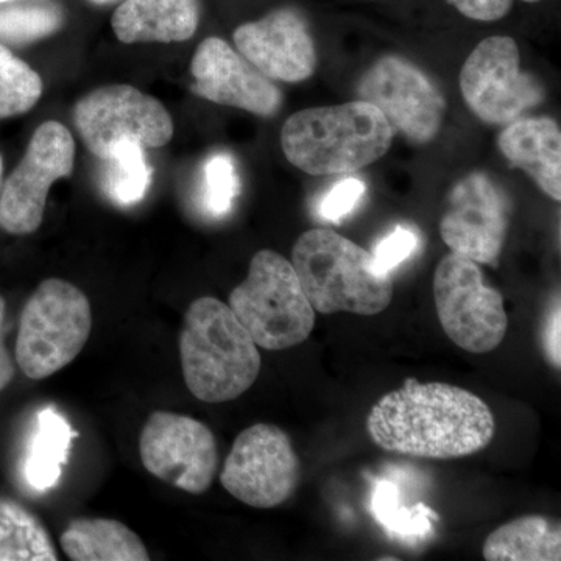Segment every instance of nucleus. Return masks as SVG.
I'll list each match as a JSON object with an SVG mask.
<instances>
[{
	"mask_svg": "<svg viewBox=\"0 0 561 561\" xmlns=\"http://www.w3.org/2000/svg\"><path fill=\"white\" fill-rule=\"evenodd\" d=\"M367 432L383 451L449 460L483 451L493 442L496 421L470 390L408 379L373 405Z\"/></svg>",
	"mask_w": 561,
	"mask_h": 561,
	"instance_id": "obj_1",
	"label": "nucleus"
},
{
	"mask_svg": "<svg viewBox=\"0 0 561 561\" xmlns=\"http://www.w3.org/2000/svg\"><path fill=\"white\" fill-rule=\"evenodd\" d=\"M394 133L375 105L354 101L298 111L284 122L280 147L309 175H348L381 160Z\"/></svg>",
	"mask_w": 561,
	"mask_h": 561,
	"instance_id": "obj_2",
	"label": "nucleus"
},
{
	"mask_svg": "<svg viewBox=\"0 0 561 561\" xmlns=\"http://www.w3.org/2000/svg\"><path fill=\"white\" fill-rule=\"evenodd\" d=\"M260 346L230 306L195 300L184 316L180 359L184 382L197 400L220 404L241 397L261 373Z\"/></svg>",
	"mask_w": 561,
	"mask_h": 561,
	"instance_id": "obj_3",
	"label": "nucleus"
},
{
	"mask_svg": "<svg viewBox=\"0 0 561 561\" xmlns=\"http://www.w3.org/2000/svg\"><path fill=\"white\" fill-rule=\"evenodd\" d=\"M291 265L316 312L378 316L393 298L391 275L379 272L371 253L339 232L313 228L295 242Z\"/></svg>",
	"mask_w": 561,
	"mask_h": 561,
	"instance_id": "obj_4",
	"label": "nucleus"
},
{
	"mask_svg": "<svg viewBox=\"0 0 561 561\" xmlns=\"http://www.w3.org/2000/svg\"><path fill=\"white\" fill-rule=\"evenodd\" d=\"M228 306L256 345L268 351L300 345L316 327V309L294 265L272 250L254 254L249 275L231 291Z\"/></svg>",
	"mask_w": 561,
	"mask_h": 561,
	"instance_id": "obj_5",
	"label": "nucleus"
},
{
	"mask_svg": "<svg viewBox=\"0 0 561 561\" xmlns=\"http://www.w3.org/2000/svg\"><path fill=\"white\" fill-rule=\"evenodd\" d=\"M92 311L87 295L65 279L43 280L21 313L16 362L41 381L68 367L90 341Z\"/></svg>",
	"mask_w": 561,
	"mask_h": 561,
	"instance_id": "obj_6",
	"label": "nucleus"
},
{
	"mask_svg": "<svg viewBox=\"0 0 561 561\" xmlns=\"http://www.w3.org/2000/svg\"><path fill=\"white\" fill-rule=\"evenodd\" d=\"M434 300L443 331L459 348L486 354L504 341V298L486 286L478 262L456 253L443 257L434 273Z\"/></svg>",
	"mask_w": 561,
	"mask_h": 561,
	"instance_id": "obj_7",
	"label": "nucleus"
},
{
	"mask_svg": "<svg viewBox=\"0 0 561 561\" xmlns=\"http://www.w3.org/2000/svg\"><path fill=\"white\" fill-rule=\"evenodd\" d=\"M460 91L468 108L490 125H507L545 101V88L523 72L522 58L511 36L481 41L465 61Z\"/></svg>",
	"mask_w": 561,
	"mask_h": 561,
	"instance_id": "obj_8",
	"label": "nucleus"
},
{
	"mask_svg": "<svg viewBox=\"0 0 561 561\" xmlns=\"http://www.w3.org/2000/svg\"><path fill=\"white\" fill-rule=\"evenodd\" d=\"M300 479V459L289 435L265 423L236 437L220 472L224 489L254 508H275L289 501Z\"/></svg>",
	"mask_w": 561,
	"mask_h": 561,
	"instance_id": "obj_9",
	"label": "nucleus"
},
{
	"mask_svg": "<svg viewBox=\"0 0 561 561\" xmlns=\"http://www.w3.org/2000/svg\"><path fill=\"white\" fill-rule=\"evenodd\" d=\"M73 122L84 146L101 160L125 140L160 149L173 136V121L162 103L128 84H111L84 95L73 108Z\"/></svg>",
	"mask_w": 561,
	"mask_h": 561,
	"instance_id": "obj_10",
	"label": "nucleus"
},
{
	"mask_svg": "<svg viewBox=\"0 0 561 561\" xmlns=\"http://www.w3.org/2000/svg\"><path fill=\"white\" fill-rule=\"evenodd\" d=\"M76 140L65 125L44 122L36 128L18 168L0 187V228L32 234L43 224L50 187L73 171Z\"/></svg>",
	"mask_w": 561,
	"mask_h": 561,
	"instance_id": "obj_11",
	"label": "nucleus"
},
{
	"mask_svg": "<svg viewBox=\"0 0 561 561\" xmlns=\"http://www.w3.org/2000/svg\"><path fill=\"white\" fill-rule=\"evenodd\" d=\"M139 453L150 474L191 494L208 491L219 470L213 431L180 413H151L140 432Z\"/></svg>",
	"mask_w": 561,
	"mask_h": 561,
	"instance_id": "obj_12",
	"label": "nucleus"
},
{
	"mask_svg": "<svg viewBox=\"0 0 561 561\" xmlns=\"http://www.w3.org/2000/svg\"><path fill=\"white\" fill-rule=\"evenodd\" d=\"M356 94L413 142L430 144L440 133L445 98L423 70L404 58L387 55L376 61L362 77Z\"/></svg>",
	"mask_w": 561,
	"mask_h": 561,
	"instance_id": "obj_13",
	"label": "nucleus"
},
{
	"mask_svg": "<svg viewBox=\"0 0 561 561\" xmlns=\"http://www.w3.org/2000/svg\"><path fill=\"white\" fill-rule=\"evenodd\" d=\"M511 220L505 192L482 172H472L453 187L440 220L443 242L453 253L478 264L500 261Z\"/></svg>",
	"mask_w": 561,
	"mask_h": 561,
	"instance_id": "obj_14",
	"label": "nucleus"
},
{
	"mask_svg": "<svg viewBox=\"0 0 561 561\" xmlns=\"http://www.w3.org/2000/svg\"><path fill=\"white\" fill-rule=\"evenodd\" d=\"M192 92L206 101L272 117L283 105L279 88L227 41L206 38L191 62Z\"/></svg>",
	"mask_w": 561,
	"mask_h": 561,
	"instance_id": "obj_15",
	"label": "nucleus"
},
{
	"mask_svg": "<svg viewBox=\"0 0 561 561\" xmlns=\"http://www.w3.org/2000/svg\"><path fill=\"white\" fill-rule=\"evenodd\" d=\"M239 54L271 80L300 83L317 70L316 43L308 22L294 9H278L236 28Z\"/></svg>",
	"mask_w": 561,
	"mask_h": 561,
	"instance_id": "obj_16",
	"label": "nucleus"
},
{
	"mask_svg": "<svg viewBox=\"0 0 561 561\" xmlns=\"http://www.w3.org/2000/svg\"><path fill=\"white\" fill-rule=\"evenodd\" d=\"M497 146L552 201H561V131L551 117H519L502 130Z\"/></svg>",
	"mask_w": 561,
	"mask_h": 561,
	"instance_id": "obj_17",
	"label": "nucleus"
},
{
	"mask_svg": "<svg viewBox=\"0 0 561 561\" xmlns=\"http://www.w3.org/2000/svg\"><path fill=\"white\" fill-rule=\"evenodd\" d=\"M201 22V0H125L111 25L125 44L181 43Z\"/></svg>",
	"mask_w": 561,
	"mask_h": 561,
	"instance_id": "obj_18",
	"label": "nucleus"
},
{
	"mask_svg": "<svg viewBox=\"0 0 561 561\" xmlns=\"http://www.w3.org/2000/svg\"><path fill=\"white\" fill-rule=\"evenodd\" d=\"M77 437L79 434L57 409L46 408L38 413L22 468L28 489L43 494L58 485Z\"/></svg>",
	"mask_w": 561,
	"mask_h": 561,
	"instance_id": "obj_19",
	"label": "nucleus"
},
{
	"mask_svg": "<svg viewBox=\"0 0 561 561\" xmlns=\"http://www.w3.org/2000/svg\"><path fill=\"white\" fill-rule=\"evenodd\" d=\"M62 551L73 561H147L142 540L116 519H73L60 538Z\"/></svg>",
	"mask_w": 561,
	"mask_h": 561,
	"instance_id": "obj_20",
	"label": "nucleus"
},
{
	"mask_svg": "<svg viewBox=\"0 0 561 561\" xmlns=\"http://www.w3.org/2000/svg\"><path fill=\"white\" fill-rule=\"evenodd\" d=\"M482 553L486 561H560V524L546 516H522L491 531Z\"/></svg>",
	"mask_w": 561,
	"mask_h": 561,
	"instance_id": "obj_21",
	"label": "nucleus"
},
{
	"mask_svg": "<svg viewBox=\"0 0 561 561\" xmlns=\"http://www.w3.org/2000/svg\"><path fill=\"white\" fill-rule=\"evenodd\" d=\"M49 531L20 502L0 497V561H57Z\"/></svg>",
	"mask_w": 561,
	"mask_h": 561,
	"instance_id": "obj_22",
	"label": "nucleus"
},
{
	"mask_svg": "<svg viewBox=\"0 0 561 561\" xmlns=\"http://www.w3.org/2000/svg\"><path fill=\"white\" fill-rule=\"evenodd\" d=\"M102 162V190L114 205L128 208L144 201L153 169L140 144L131 140L117 144Z\"/></svg>",
	"mask_w": 561,
	"mask_h": 561,
	"instance_id": "obj_23",
	"label": "nucleus"
},
{
	"mask_svg": "<svg viewBox=\"0 0 561 561\" xmlns=\"http://www.w3.org/2000/svg\"><path fill=\"white\" fill-rule=\"evenodd\" d=\"M43 90L38 72L0 43V119L31 111L38 103Z\"/></svg>",
	"mask_w": 561,
	"mask_h": 561,
	"instance_id": "obj_24",
	"label": "nucleus"
},
{
	"mask_svg": "<svg viewBox=\"0 0 561 561\" xmlns=\"http://www.w3.org/2000/svg\"><path fill=\"white\" fill-rule=\"evenodd\" d=\"M373 512L376 519L389 531L402 537H421L430 534L432 522H438V515L424 504L405 507L400 502L397 485L379 481L373 496Z\"/></svg>",
	"mask_w": 561,
	"mask_h": 561,
	"instance_id": "obj_25",
	"label": "nucleus"
},
{
	"mask_svg": "<svg viewBox=\"0 0 561 561\" xmlns=\"http://www.w3.org/2000/svg\"><path fill=\"white\" fill-rule=\"evenodd\" d=\"M241 194V179L230 153L210 154L202 171L201 205L214 219L228 216Z\"/></svg>",
	"mask_w": 561,
	"mask_h": 561,
	"instance_id": "obj_26",
	"label": "nucleus"
},
{
	"mask_svg": "<svg viewBox=\"0 0 561 561\" xmlns=\"http://www.w3.org/2000/svg\"><path fill=\"white\" fill-rule=\"evenodd\" d=\"M61 25L62 11L51 3L10 7L0 10V43H33L60 31Z\"/></svg>",
	"mask_w": 561,
	"mask_h": 561,
	"instance_id": "obj_27",
	"label": "nucleus"
},
{
	"mask_svg": "<svg viewBox=\"0 0 561 561\" xmlns=\"http://www.w3.org/2000/svg\"><path fill=\"white\" fill-rule=\"evenodd\" d=\"M367 192L365 181L357 176H348L337 181L323 197L320 198L317 213L320 219L331 221V224H341L350 214L356 210L357 206Z\"/></svg>",
	"mask_w": 561,
	"mask_h": 561,
	"instance_id": "obj_28",
	"label": "nucleus"
},
{
	"mask_svg": "<svg viewBox=\"0 0 561 561\" xmlns=\"http://www.w3.org/2000/svg\"><path fill=\"white\" fill-rule=\"evenodd\" d=\"M419 249V232L409 227H397L375 247L371 253L373 262L379 272L391 275L402 262L411 260Z\"/></svg>",
	"mask_w": 561,
	"mask_h": 561,
	"instance_id": "obj_29",
	"label": "nucleus"
},
{
	"mask_svg": "<svg viewBox=\"0 0 561 561\" xmlns=\"http://www.w3.org/2000/svg\"><path fill=\"white\" fill-rule=\"evenodd\" d=\"M470 20L493 22L507 16L513 0H446Z\"/></svg>",
	"mask_w": 561,
	"mask_h": 561,
	"instance_id": "obj_30",
	"label": "nucleus"
},
{
	"mask_svg": "<svg viewBox=\"0 0 561 561\" xmlns=\"http://www.w3.org/2000/svg\"><path fill=\"white\" fill-rule=\"evenodd\" d=\"M560 324V301L557 298V302L553 305L551 312H549L548 319L542 324L541 334L546 357H548V360L551 362L552 367L557 368V370L561 367Z\"/></svg>",
	"mask_w": 561,
	"mask_h": 561,
	"instance_id": "obj_31",
	"label": "nucleus"
},
{
	"mask_svg": "<svg viewBox=\"0 0 561 561\" xmlns=\"http://www.w3.org/2000/svg\"><path fill=\"white\" fill-rule=\"evenodd\" d=\"M3 323H5V300L0 297V391L5 390L14 378L13 359L3 341V332H5Z\"/></svg>",
	"mask_w": 561,
	"mask_h": 561,
	"instance_id": "obj_32",
	"label": "nucleus"
},
{
	"mask_svg": "<svg viewBox=\"0 0 561 561\" xmlns=\"http://www.w3.org/2000/svg\"><path fill=\"white\" fill-rule=\"evenodd\" d=\"M2 175H3V160H2V154H0V187H2Z\"/></svg>",
	"mask_w": 561,
	"mask_h": 561,
	"instance_id": "obj_33",
	"label": "nucleus"
},
{
	"mask_svg": "<svg viewBox=\"0 0 561 561\" xmlns=\"http://www.w3.org/2000/svg\"><path fill=\"white\" fill-rule=\"evenodd\" d=\"M94 3H110L113 2V0H92Z\"/></svg>",
	"mask_w": 561,
	"mask_h": 561,
	"instance_id": "obj_34",
	"label": "nucleus"
},
{
	"mask_svg": "<svg viewBox=\"0 0 561 561\" xmlns=\"http://www.w3.org/2000/svg\"><path fill=\"white\" fill-rule=\"evenodd\" d=\"M523 2L537 3V2H541V0H523Z\"/></svg>",
	"mask_w": 561,
	"mask_h": 561,
	"instance_id": "obj_35",
	"label": "nucleus"
},
{
	"mask_svg": "<svg viewBox=\"0 0 561 561\" xmlns=\"http://www.w3.org/2000/svg\"><path fill=\"white\" fill-rule=\"evenodd\" d=\"M11 2V0H0V3Z\"/></svg>",
	"mask_w": 561,
	"mask_h": 561,
	"instance_id": "obj_36",
	"label": "nucleus"
}]
</instances>
